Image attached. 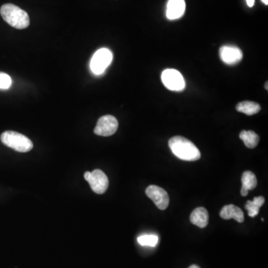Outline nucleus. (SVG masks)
Listing matches in <instances>:
<instances>
[{
    "label": "nucleus",
    "mask_w": 268,
    "mask_h": 268,
    "mask_svg": "<svg viewBox=\"0 0 268 268\" xmlns=\"http://www.w3.org/2000/svg\"><path fill=\"white\" fill-rule=\"evenodd\" d=\"M169 148L179 159L185 161H196L200 158L198 148L190 140L180 136L172 137L169 142Z\"/></svg>",
    "instance_id": "nucleus-1"
},
{
    "label": "nucleus",
    "mask_w": 268,
    "mask_h": 268,
    "mask_svg": "<svg viewBox=\"0 0 268 268\" xmlns=\"http://www.w3.org/2000/svg\"><path fill=\"white\" fill-rule=\"evenodd\" d=\"M2 17L8 24L17 29H24L30 24L26 11L13 4H5L0 9Z\"/></svg>",
    "instance_id": "nucleus-2"
},
{
    "label": "nucleus",
    "mask_w": 268,
    "mask_h": 268,
    "mask_svg": "<svg viewBox=\"0 0 268 268\" xmlns=\"http://www.w3.org/2000/svg\"><path fill=\"white\" fill-rule=\"evenodd\" d=\"M1 141L6 146L18 152H28L33 148L32 142L28 137L11 130H8L2 134Z\"/></svg>",
    "instance_id": "nucleus-3"
},
{
    "label": "nucleus",
    "mask_w": 268,
    "mask_h": 268,
    "mask_svg": "<svg viewBox=\"0 0 268 268\" xmlns=\"http://www.w3.org/2000/svg\"><path fill=\"white\" fill-rule=\"evenodd\" d=\"M113 55L109 49H100L92 56L90 61V69L95 75H100L111 64Z\"/></svg>",
    "instance_id": "nucleus-4"
},
{
    "label": "nucleus",
    "mask_w": 268,
    "mask_h": 268,
    "mask_svg": "<svg viewBox=\"0 0 268 268\" xmlns=\"http://www.w3.org/2000/svg\"><path fill=\"white\" fill-rule=\"evenodd\" d=\"M162 81L166 88L172 91H183L186 87L184 78L181 73L176 70H164L162 73Z\"/></svg>",
    "instance_id": "nucleus-5"
},
{
    "label": "nucleus",
    "mask_w": 268,
    "mask_h": 268,
    "mask_svg": "<svg viewBox=\"0 0 268 268\" xmlns=\"http://www.w3.org/2000/svg\"><path fill=\"white\" fill-rule=\"evenodd\" d=\"M119 123L114 116L111 115L102 116L98 119L94 133L102 137H110L116 133Z\"/></svg>",
    "instance_id": "nucleus-6"
},
{
    "label": "nucleus",
    "mask_w": 268,
    "mask_h": 268,
    "mask_svg": "<svg viewBox=\"0 0 268 268\" xmlns=\"http://www.w3.org/2000/svg\"><path fill=\"white\" fill-rule=\"evenodd\" d=\"M147 196L153 200L158 209L166 210L169 204V196L165 190L154 185L148 186L145 190Z\"/></svg>",
    "instance_id": "nucleus-7"
},
{
    "label": "nucleus",
    "mask_w": 268,
    "mask_h": 268,
    "mask_svg": "<svg viewBox=\"0 0 268 268\" xmlns=\"http://www.w3.org/2000/svg\"><path fill=\"white\" fill-rule=\"evenodd\" d=\"M91 189L96 194H104L109 186L108 177L99 169H95L91 172L90 177L87 180Z\"/></svg>",
    "instance_id": "nucleus-8"
},
{
    "label": "nucleus",
    "mask_w": 268,
    "mask_h": 268,
    "mask_svg": "<svg viewBox=\"0 0 268 268\" xmlns=\"http://www.w3.org/2000/svg\"><path fill=\"white\" fill-rule=\"evenodd\" d=\"M219 55L223 63L228 65H236L243 58L242 51L237 46H221Z\"/></svg>",
    "instance_id": "nucleus-9"
},
{
    "label": "nucleus",
    "mask_w": 268,
    "mask_h": 268,
    "mask_svg": "<svg viewBox=\"0 0 268 268\" xmlns=\"http://www.w3.org/2000/svg\"><path fill=\"white\" fill-rule=\"evenodd\" d=\"M186 9L184 0H169L166 16L169 20H177L183 15Z\"/></svg>",
    "instance_id": "nucleus-10"
},
{
    "label": "nucleus",
    "mask_w": 268,
    "mask_h": 268,
    "mask_svg": "<svg viewBox=\"0 0 268 268\" xmlns=\"http://www.w3.org/2000/svg\"><path fill=\"white\" fill-rule=\"evenodd\" d=\"M220 216L224 220L233 218L239 223H243L245 221L243 211L239 207H236L233 204L224 206L220 212Z\"/></svg>",
    "instance_id": "nucleus-11"
},
{
    "label": "nucleus",
    "mask_w": 268,
    "mask_h": 268,
    "mask_svg": "<svg viewBox=\"0 0 268 268\" xmlns=\"http://www.w3.org/2000/svg\"><path fill=\"white\" fill-rule=\"evenodd\" d=\"M190 221L200 228H205L209 223L208 211L204 207L195 209L190 215Z\"/></svg>",
    "instance_id": "nucleus-12"
},
{
    "label": "nucleus",
    "mask_w": 268,
    "mask_h": 268,
    "mask_svg": "<svg viewBox=\"0 0 268 268\" xmlns=\"http://www.w3.org/2000/svg\"><path fill=\"white\" fill-rule=\"evenodd\" d=\"M242 187L241 194L245 197L248 194L250 190L254 189L257 186V179L256 175L250 171L244 172L242 177Z\"/></svg>",
    "instance_id": "nucleus-13"
},
{
    "label": "nucleus",
    "mask_w": 268,
    "mask_h": 268,
    "mask_svg": "<svg viewBox=\"0 0 268 268\" xmlns=\"http://www.w3.org/2000/svg\"><path fill=\"white\" fill-rule=\"evenodd\" d=\"M236 110L247 116H253L261 111V106L256 102L245 100L238 104Z\"/></svg>",
    "instance_id": "nucleus-14"
},
{
    "label": "nucleus",
    "mask_w": 268,
    "mask_h": 268,
    "mask_svg": "<svg viewBox=\"0 0 268 268\" xmlns=\"http://www.w3.org/2000/svg\"><path fill=\"white\" fill-rule=\"evenodd\" d=\"M264 201L265 200L262 196L255 197L253 200L247 201L245 205V209L248 211L249 216L251 217V218L257 216L258 212H259L260 208L264 205Z\"/></svg>",
    "instance_id": "nucleus-15"
},
{
    "label": "nucleus",
    "mask_w": 268,
    "mask_h": 268,
    "mask_svg": "<svg viewBox=\"0 0 268 268\" xmlns=\"http://www.w3.org/2000/svg\"><path fill=\"white\" fill-rule=\"evenodd\" d=\"M239 137L241 140H243L246 147L248 148H256L259 143V137L252 130H242Z\"/></svg>",
    "instance_id": "nucleus-16"
},
{
    "label": "nucleus",
    "mask_w": 268,
    "mask_h": 268,
    "mask_svg": "<svg viewBox=\"0 0 268 268\" xmlns=\"http://www.w3.org/2000/svg\"><path fill=\"white\" fill-rule=\"evenodd\" d=\"M137 241L140 245L155 247L159 242V238L156 234H144V236H140L137 239Z\"/></svg>",
    "instance_id": "nucleus-17"
},
{
    "label": "nucleus",
    "mask_w": 268,
    "mask_h": 268,
    "mask_svg": "<svg viewBox=\"0 0 268 268\" xmlns=\"http://www.w3.org/2000/svg\"><path fill=\"white\" fill-rule=\"evenodd\" d=\"M11 78L6 73H0V89H7L11 87Z\"/></svg>",
    "instance_id": "nucleus-18"
},
{
    "label": "nucleus",
    "mask_w": 268,
    "mask_h": 268,
    "mask_svg": "<svg viewBox=\"0 0 268 268\" xmlns=\"http://www.w3.org/2000/svg\"><path fill=\"white\" fill-rule=\"evenodd\" d=\"M246 2H247V6H248L249 7L251 8L254 6L255 0H246Z\"/></svg>",
    "instance_id": "nucleus-19"
},
{
    "label": "nucleus",
    "mask_w": 268,
    "mask_h": 268,
    "mask_svg": "<svg viewBox=\"0 0 268 268\" xmlns=\"http://www.w3.org/2000/svg\"><path fill=\"white\" fill-rule=\"evenodd\" d=\"M90 174L91 172H87L84 173V179H85V180H87V181L89 180V177H90Z\"/></svg>",
    "instance_id": "nucleus-20"
},
{
    "label": "nucleus",
    "mask_w": 268,
    "mask_h": 268,
    "mask_svg": "<svg viewBox=\"0 0 268 268\" xmlns=\"http://www.w3.org/2000/svg\"><path fill=\"white\" fill-rule=\"evenodd\" d=\"M189 268H200L199 266L196 265V264H193V265L190 266Z\"/></svg>",
    "instance_id": "nucleus-21"
},
{
    "label": "nucleus",
    "mask_w": 268,
    "mask_h": 268,
    "mask_svg": "<svg viewBox=\"0 0 268 268\" xmlns=\"http://www.w3.org/2000/svg\"><path fill=\"white\" fill-rule=\"evenodd\" d=\"M261 1H262L263 3H264V4L266 5V6H267V5H268V0H261Z\"/></svg>",
    "instance_id": "nucleus-22"
},
{
    "label": "nucleus",
    "mask_w": 268,
    "mask_h": 268,
    "mask_svg": "<svg viewBox=\"0 0 268 268\" xmlns=\"http://www.w3.org/2000/svg\"><path fill=\"white\" fill-rule=\"evenodd\" d=\"M265 87H266V89H267V82H266Z\"/></svg>",
    "instance_id": "nucleus-23"
}]
</instances>
